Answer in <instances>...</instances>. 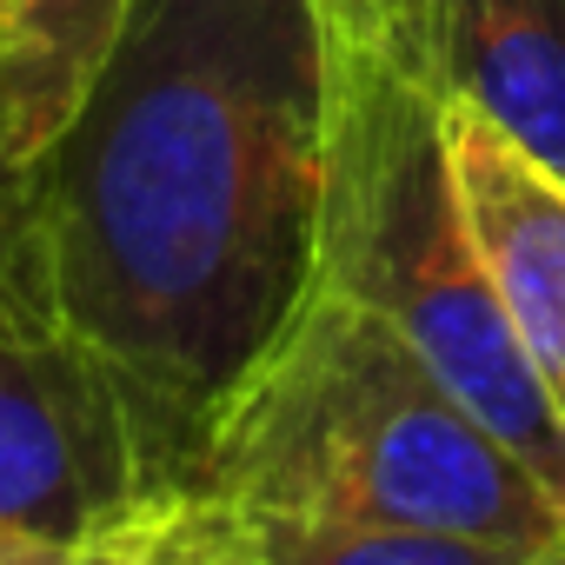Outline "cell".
Masks as SVG:
<instances>
[{"label": "cell", "mask_w": 565, "mask_h": 565, "mask_svg": "<svg viewBox=\"0 0 565 565\" xmlns=\"http://www.w3.org/2000/svg\"><path fill=\"white\" fill-rule=\"evenodd\" d=\"M134 0H8L0 47V147L34 167L100 81Z\"/></svg>", "instance_id": "7"}, {"label": "cell", "mask_w": 565, "mask_h": 565, "mask_svg": "<svg viewBox=\"0 0 565 565\" xmlns=\"http://www.w3.org/2000/svg\"><path fill=\"white\" fill-rule=\"evenodd\" d=\"M0 565H87V545L67 552V545H41V539H21V532H0Z\"/></svg>", "instance_id": "12"}, {"label": "cell", "mask_w": 565, "mask_h": 565, "mask_svg": "<svg viewBox=\"0 0 565 565\" xmlns=\"http://www.w3.org/2000/svg\"><path fill=\"white\" fill-rule=\"evenodd\" d=\"M439 140L466 239L492 294L565 413V180L505 140L486 114L439 94Z\"/></svg>", "instance_id": "5"}, {"label": "cell", "mask_w": 565, "mask_h": 565, "mask_svg": "<svg viewBox=\"0 0 565 565\" xmlns=\"http://www.w3.org/2000/svg\"><path fill=\"white\" fill-rule=\"evenodd\" d=\"M333 14H340L353 34H380V41L406 47V54L426 67V41H433L439 0H333Z\"/></svg>", "instance_id": "10"}, {"label": "cell", "mask_w": 565, "mask_h": 565, "mask_svg": "<svg viewBox=\"0 0 565 565\" xmlns=\"http://www.w3.org/2000/svg\"><path fill=\"white\" fill-rule=\"evenodd\" d=\"M333 107V0H134L81 114L28 167V266L180 486L320 300Z\"/></svg>", "instance_id": "1"}, {"label": "cell", "mask_w": 565, "mask_h": 565, "mask_svg": "<svg viewBox=\"0 0 565 565\" xmlns=\"http://www.w3.org/2000/svg\"><path fill=\"white\" fill-rule=\"evenodd\" d=\"M426 81L565 180V0H439Z\"/></svg>", "instance_id": "6"}, {"label": "cell", "mask_w": 565, "mask_h": 565, "mask_svg": "<svg viewBox=\"0 0 565 565\" xmlns=\"http://www.w3.org/2000/svg\"><path fill=\"white\" fill-rule=\"evenodd\" d=\"M186 492L246 512L539 545L565 505L360 300L327 294L213 419Z\"/></svg>", "instance_id": "2"}, {"label": "cell", "mask_w": 565, "mask_h": 565, "mask_svg": "<svg viewBox=\"0 0 565 565\" xmlns=\"http://www.w3.org/2000/svg\"><path fill=\"white\" fill-rule=\"evenodd\" d=\"M320 287L380 313L433 366V380L565 505V413L525 360L466 239L439 140V87L406 47L353 34L347 21Z\"/></svg>", "instance_id": "3"}, {"label": "cell", "mask_w": 565, "mask_h": 565, "mask_svg": "<svg viewBox=\"0 0 565 565\" xmlns=\"http://www.w3.org/2000/svg\"><path fill=\"white\" fill-rule=\"evenodd\" d=\"M140 565H266L239 525V512L213 492H173L147 512Z\"/></svg>", "instance_id": "9"}, {"label": "cell", "mask_w": 565, "mask_h": 565, "mask_svg": "<svg viewBox=\"0 0 565 565\" xmlns=\"http://www.w3.org/2000/svg\"><path fill=\"white\" fill-rule=\"evenodd\" d=\"M0 47H8V0H0Z\"/></svg>", "instance_id": "15"}, {"label": "cell", "mask_w": 565, "mask_h": 565, "mask_svg": "<svg viewBox=\"0 0 565 565\" xmlns=\"http://www.w3.org/2000/svg\"><path fill=\"white\" fill-rule=\"evenodd\" d=\"M147 512H153V505H147ZM147 512H140V519H127L120 532L94 539V545H87V565H140V532H147Z\"/></svg>", "instance_id": "13"}, {"label": "cell", "mask_w": 565, "mask_h": 565, "mask_svg": "<svg viewBox=\"0 0 565 565\" xmlns=\"http://www.w3.org/2000/svg\"><path fill=\"white\" fill-rule=\"evenodd\" d=\"M233 512L266 565H512L519 558V545H479V539L413 532V525L300 519V512H246V505Z\"/></svg>", "instance_id": "8"}, {"label": "cell", "mask_w": 565, "mask_h": 565, "mask_svg": "<svg viewBox=\"0 0 565 565\" xmlns=\"http://www.w3.org/2000/svg\"><path fill=\"white\" fill-rule=\"evenodd\" d=\"M21 213H28V167L0 147V246L21 233Z\"/></svg>", "instance_id": "11"}, {"label": "cell", "mask_w": 565, "mask_h": 565, "mask_svg": "<svg viewBox=\"0 0 565 565\" xmlns=\"http://www.w3.org/2000/svg\"><path fill=\"white\" fill-rule=\"evenodd\" d=\"M512 565H565V525H558V532H552V539H539V545H532V552H519V558H512Z\"/></svg>", "instance_id": "14"}, {"label": "cell", "mask_w": 565, "mask_h": 565, "mask_svg": "<svg viewBox=\"0 0 565 565\" xmlns=\"http://www.w3.org/2000/svg\"><path fill=\"white\" fill-rule=\"evenodd\" d=\"M186 492L114 366L47 307L21 233L0 246V532L94 545Z\"/></svg>", "instance_id": "4"}]
</instances>
